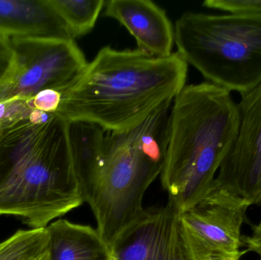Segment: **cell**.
Segmentation results:
<instances>
[{
    "label": "cell",
    "instance_id": "obj_20",
    "mask_svg": "<svg viewBox=\"0 0 261 260\" xmlns=\"http://www.w3.org/2000/svg\"><path fill=\"white\" fill-rule=\"evenodd\" d=\"M7 98V82L0 85V101L6 100Z\"/></svg>",
    "mask_w": 261,
    "mask_h": 260
},
{
    "label": "cell",
    "instance_id": "obj_23",
    "mask_svg": "<svg viewBox=\"0 0 261 260\" xmlns=\"http://www.w3.org/2000/svg\"><path fill=\"white\" fill-rule=\"evenodd\" d=\"M222 260H232V259H222Z\"/></svg>",
    "mask_w": 261,
    "mask_h": 260
},
{
    "label": "cell",
    "instance_id": "obj_15",
    "mask_svg": "<svg viewBox=\"0 0 261 260\" xmlns=\"http://www.w3.org/2000/svg\"><path fill=\"white\" fill-rule=\"evenodd\" d=\"M32 111L29 101L15 99L0 101V129L28 119Z\"/></svg>",
    "mask_w": 261,
    "mask_h": 260
},
{
    "label": "cell",
    "instance_id": "obj_11",
    "mask_svg": "<svg viewBox=\"0 0 261 260\" xmlns=\"http://www.w3.org/2000/svg\"><path fill=\"white\" fill-rule=\"evenodd\" d=\"M0 35L9 40H73L50 0H0Z\"/></svg>",
    "mask_w": 261,
    "mask_h": 260
},
{
    "label": "cell",
    "instance_id": "obj_1",
    "mask_svg": "<svg viewBox=\"0 0 261 260\" xmlns=\"http://www.w3.org/2000/svg\"><path fill=\"white\" fill-rule=\"evenodd\" d=\"M173 102H167L129 131L107 132L102 148L84 147L73 164L84 203L111 250L144 213L147 189L162 172Z\"/></svg>",
    "mask_w": 261,
    "mask_h": 260
},
{
    "label": "cell",
    "instance_id": "obj_2",
    "mask_svg": "<svg viewBox=\"0 0 261 260\" xmlns=\"http://www.w3.org/2000/svg\"><path fill=\"white\" fill-rule=\"evenodd\" d=\"M188 64L176 52L166 57L110 46L87 64L78 80L62 93L57 114L67 122L122 133L139 125L185 87Z\"/></svg>",
    "mask_w": 261,
    "mask_h": 260
},
{
    "label": "cell",
    "instance_id": "obj_24",
    "mask_svg": "<svg viewBox=\"0 0 261 260\" xmlns=\"http://www.w3.org/2000/svg\"><path fill=\"white\" fill-rule=\"evenodd\" d=\"M259 260H261V257H260V259H259Z\"/></svg>",
    "mask_w": 261,
    "mask_h": 260
},
{
    "label": "cell",
    "instance_id": "obj_8",
    "mask_svg": "<svg viewBox=\"0 0 261 260\" xmlns=\"http://www.w3.org/2000/svg\"><path fill=\"white\" fill-rule=\"evenodd\" d=\"M241 96L237 136L211 188L261 206V83Z\"/></svg>",
    "mask_w": 261,
    "mask_h": 260
},
{
    "label": "cell",
    "instance_id": "obj_5",
    "mask_svg": "<svg viewBox=\"0 0 261 260\" xmlns=\"http://www.w3.org/2000/svg\"><path fill=\"white\" fill-rule=\"evenodd\" d=\"M174 43L211 83L241 95L261 83V15L185 12L175 23Z\"/></svg>",
    "mask_w": 261,
    "mask_h": 260
},
{
    "label": "cell",
    "instance_id": "obj_19",
    "mask_svg": "<svg viewBox=\"0 0 261 260\" xmlns=\"http://www.w3.org/2000/svg\"><path fill=\"white\" fill-rule=\"evenodd\" d=\"M244 241L248 252L257 253L261 257V234H252L251 236L245 238Z\"/></svg>",
    "mask_w": 261,
    "mask_h": 260
},
{
    "label": "cell",
    "instance_id": "obj_7",
    "mask_svg": "<svg viewBox=\"0 0 261 260\" xmlns=\"http://www.w3.org/2000/svg\"><path fill=\"white\" fill-rule=\"evenodd\" d=\"M245 200L211 188L181 221L195 260H240L248 250L242 245V227L247 210Z\"/></svg>",
    "mask_w": 261,
    "mask_h": 260
},
{
    "label": "cell",
    "instance_id": "obj_4",
    "mask_svg": "<svg viewBox=\"0 0 261 260\" xmlns=\"http://www.w3.org/2000/svg\"><path fill=\"white\" fill-rule=\"evenodd\" d=\"M239 126L238 104L222 87L210 82L185 85L175 98L161 180L180 214L208 193Z\"/></svg>",
    "mask_w": 261,
    "mask_h": 260
},
{
    "label": "cell",
    "instance_id": "obj_16",
    "mask_svg": "<svg viewBox=\"0 0 261 260\" xmlns=\"http://www.w3.org/2000/svg\"><path fill=\"white\" fill-rule=\"evenodd\" d=\"M202 5L228 13L261 15V0H206Z\"/></svg>",
    "mask_w": 261,
    "mask_h": 260
},
{
    "label": "cell",
    "instance_id": "obj_3",
    "mask_svg": "<svg viewBox=\"0 0 261 260\" xmlns=\"http://www.w3.org/2000/svg\"><path fill=\"white\" fill-rule=\"evenodd\" d=\"M84 203L69 122L55 113L44 123L28 118L0 129V215L46 228Z\"/></svg>",
    "mask_w": 261,
    "mask_h": 260
},
{
    "label": "cell",
    "instance_id": "obj_13",
    "mask_svg": "<svg viewBox=\"0 0 261 260\" xmlns=\"http://www.w3.org/2000/svg\"><path fill=\"white\" fill-rule=\"evenodd\" d=\"M68 27L73 40L88 34L94 27L105 7L104 0H50Z\"/></svg>",
    "mask_w": 261,
    "mask_h": 260
},
{
    "label": "cell",
    "instance_id": "obj_9",
    "mask_svg": "<svg viewBox=\"0 0 261 260\" xmlns=\"http://www.w3.org/2000/svg\"><path fill=\"white\" fill-rule=\"evenodd\" d=\"M110 260H195L180 212L169 201L145 209L118 238Z\"/></svg>",
    "mask_w": 261,
    "mask_h": 260
},
{
    "label": "cell",
    "instance_id": "obj_17",
    "mask_svg": "<svg viewBox=\"0 0 261 260\" xmlns=\"http://www.w3.org/2000/svg\"><path fill=\"white\" fill-rule=\"evenodd\" d=\"M15 70V53L10 40L0 35V85L12 79Z\"/></svg>",
    "mask_w": 261,
    "mask_h": 260
},
{
    "label": "cell",
    "instance_id": "obj_18",
    "mask_svg": "<svg viewBox=\"0 0 261 260\" xmlns=\"http://www.w3.org/2000/svg\"><path fill=\"white\" fill-rule=\"evenodd\" d=\"M62 93L54 90H45L38 93L29 101L32 109L55 114L61 105Z\"/></svg>",
    "mask_w": 261,
    "mask_h": 260
},
{
    "label": "cell",
    "instance_id": "obj_12",
    "mask_svg": "<svg viewBox=\"0 0 261 260\" xmlns=\"http://www.w3.org/2000/svg\"><path fill=\"white\" fill-rule=\"evenodd\" d=\"M48 260H110L112 250L97 229L66 219L47 227Z\"/></svg>",
    "mask_w": 261,
    "mask_h": 260
},
{
    "label": "cell",
    "instance_id": "obj_21",
    "mask_svg": "<svg viewBox=\"0 0 261 260\" xmlns=\"http://www.w3.org/2000/svg\"><path fill=\"white\" fill-rule=\"evenodd\" d=\"M252 234H255V235H257V234H261V219L260 221H259L258 224L253 227Z\"/></svg>",
    "mask_w": 261,
    "mask_h": 260
},
{
    "label": "cell",
    "instance_id": "obj_6",
    "mask_svg": "<svg viewBox=\"0 0 261 260\" xmlns=\"http://www.w3.org/2000/svg\"><path fill=\"white\" fill-rule=\"evenodd\" d=\"M15 70L7 98L29 101L38 93H64L81 77L88 63L74 40L10 39Z\"/></svg>",
    "mask_w": 261,
    "mask_h": 260
},
{
    "label": "cell",
    "instance_id": "obj_22",
    "mask_svg": "<svg viewBox=\"0 0 261 260\" xmlns=\"http://www.w3.org/2000/svg\"><path fill=\"white\" fill-rule=\"evenodd\" d=\"M36 260H48V254H47V251L44 253V255L41 256V257L38 258Z\"/></svg>",
    "mask_w": 261,
    "mask_h": 260
},
{
    "label": "cell",
    "instance_id": "obj_10",
    "mask_svg": "<svg viewBox=\"0 0 261 260\" xmlns=\"http://www.w3.org/2000/svg\"><path fill=\"white\" fill-rule=\"evenodd\" d=\"M104 15L120 22L135 38L138 50L156 57L173 53L174 27L165 11L150 0L106 2Z\"/></svg>",
    "mask_w": 261,
    "mask_h": 260
},
{
    "label": "cell",
    "instance_id": "obj_14",
    "mask_svg": "<svg viewBox=\"0 0 261 260\" xmlns=\"http://www.w3.org/2000/svg\"><path fill=\"white\" fill-rule=\"evenodd\" d=\"M46 228L19 230L0 243V260H36L47 251Z\"/></svg>",
    "mask_w": 261,
    "mask_h": 260
}]
</instances>
